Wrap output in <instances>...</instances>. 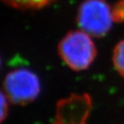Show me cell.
Masks as SVG:
<instances>
[{"mask_svg": "<svg viewBox=\"0 0 124 124\" xmlns=\"http://www.w3.org/2000/svg\"><path fill=\"white\" fill-rule=\"evenodd\" d=\"M58 53L61 60L74 71L87 69L95 60L97 48L90 36L83 31H71L60 41Z\"/></svg>", "mask_w": 124, "mask_h": 124, "instance_id": "1", "label": "cell"}, {"mask_svg": "<svg viewBox=\"0 0 124 124\" xmlns=\"http://www.w3.org/2000/svg\"><path fill=\"white\" fill-rule=\"evenodd\" d=\"M77 22L81 31L92 37H102L115 23L112 6L106 0H85L78 7Z\"/></svg>", "mask_w": 124, "mask_h": 124, "instance_id": "2", "label": "cell"}, {"mask_svg": "<svg viewBox=\"0 0 124 124\" xmlns=\"http://www.w3.org/2000/svg\"><path fill=\"white\" fill-rule=\"evenodd\" d=\"M3 89L8 100L16 105H26L37 98L40 93L38 76L28 69H17L5 77Z\"/></svg>", "mask_w": 124, "mask_h": 124, "instance_id": "3", "label": "cell"}, {"mask_svg": "<svg viewBox=\"0 0 124 124\" xmlns=\"http://www.w3.org/2000/svg\"><path fill=\"white\" fill-rule=\"evenodd\" d=\"M7 5L20 10H36L48 6L56 0H2Z\"/></svg>", "mask_w": 124, "mask_h": 124, "instance_id": "4", "label": "cell"}, {"mask_svg": "<svg viewBox=\"0 0 124 124\" xmlns=\"http://www.w3.org/2000/svg\"><path fill=\"white\" fill-rule=\"evenodd\" d=\"M112 60L116 71L124 78V39L118 42L114 48Z\"/></svg>", "mask_w": 124, "mask_h": 124, "instance_id": "5", "label": "cell"}, {"mask_svg": "<svg viewBox=\"0 0 124 124\" xmlns=\"http://www.w3.org/2000/svg\"><path fill=\"white\" fill-rule=\"evenodd\" d=\"M112 14L115 23L124 22V0H119L113 5Z\"/></svg>", "mask_w": 124, "mask_h": 124, "instance_id": "6", "label": "cell"}, {"mask_svg": "<svg viewBox=\"0 0 124 124\" xmlns=\"http://www.w3.org/2000/svg\"><path fill=\"white\" fill-rule=\"evenodd\" d=\"M6 94L0 91V124L6 119L9 112V106Z\"/></svg>", "mask_w": 124, "mask_h": 124, "instance_id": "7", "label": "cell"}, {"mask_svg": "<svg viewBox=\"0 0 124 124\" xmlns=\"http://www.w3.org/2000/svg\"><path fill=\"white\" fill-rule=\"evenodd\" d=\"M0 66H1V59H0Z\"/></svg>", "mask_w": 124, "mask_h": 124, "instance_id": "8", "label": "cell"}]
</instances>
